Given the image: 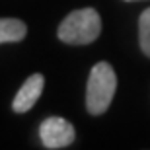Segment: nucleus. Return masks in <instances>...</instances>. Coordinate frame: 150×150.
<instances>
[{"mask_svg": "<svg viewBox=\"0 0 150 150\" xmlns=\"http://www.w3.org/2000/svg\"><path fill=\"white\" fill-rule=\"evenodd\" d=\"M139 41L142 53L150 59V8H146L139 18Z\"/></svg>", "mask_w": 150, "mask_h": 150, "instance_id": "obj_6", "label": "nucleus"}, {"mask_svg": "<svg viewBox=\"0 0 150 150\" xmlns=\"http://www.w3.org/2000/svg\"><path fill=\"white\" fill-rule=\"evenodd\" d=\"M45 78L43 74H31V76L23 82V86L18 90L16 98L12 101V109L16 113H28L31 107L37 103L39 96L43 92Z\"/></svg>", "mask_w": 150, "mask_h": 150, "instance_id": "obj_4", "label": "nucleus"}, {"mask_svg": "<svg viewBox=\"0 0 150 150\" xmlns=\"http://www.w3.org/2000/svg\"><path fill=\"white\" fill-rule=\"evenodd\" d=\"M28 25L16 18H0V45L2 43H18L25 39Z\"/></svg>", "mask_w": 150, "mask_h": 150, "instance_id": "obj_5", "label": "nucleus"}, {"mask_svg": "<svg viewBox=\"0 0 150 150\" xmlns=\"http://www.w3.org/2000/svg\"><path fill=\"white\" fill-rule=\"evenodd\" d=\"M117 90V76L109 62L92 67L86 86V109L92 115H103L109 109Z\"/></svg>", "mask_w": 150, "mask_h": 150, "instance_id": "obj_1", "label": "nucleus"}, {"mask_svg": "<svg viewBox=\"0 0 150 150\" xmlns=\"http://www.w3.org/2000/svg\"><path fill=\"white\" fill-rule=\"evenodd\" d=\"M39 139L45 148L57 150V148H67L74 142L76 133H74L72 123H68L62 117H47L39 125Z\"/></svg>", "mask_w": 150, "mask_h": 150, "instance_id": "obj_3", "label": "nucleus"}, {"mask_svg": "<svg viewBox=\"0 0 150 150\" xmlns=\"http://www.w3.org/2000/svg\"><path fill=\"white\" fill-rule=\"evenodd\" d=\"M101 33V18L94 8L70 12L61 22L57 35L67 45H90Z\"/></svg>", "mask_w": 150, "mask_h": 150, "instance_id": "obj_2", "label": "nucleus"}, {"mask_svg": "<svg viewBox=\"0 0 150 150\" xmlns=\"http://www.w3.org/2000/svg\"><path fill=\"white\" fill-rule=\"evenodd\" d=\"M127 2H137V0H127Z\"/></svg>", "mask_w": 150, "mask_h": 150, "instance_id": "obj_7", "label": "nucleus"}]
</instances>
